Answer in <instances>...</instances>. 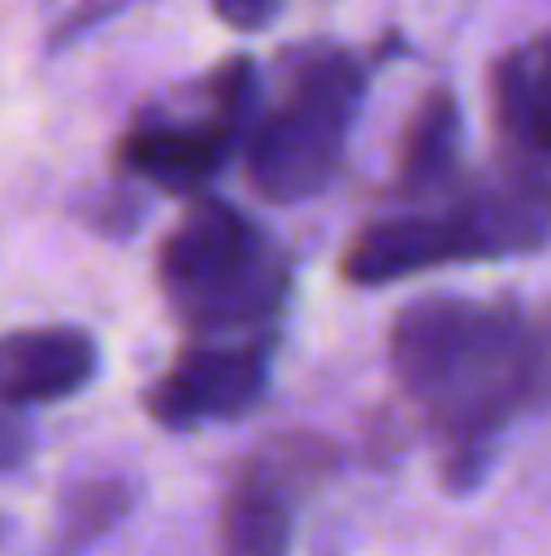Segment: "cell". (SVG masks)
<instances>
[{
  "label": "cell",
  "instance_id": "cell-5",
  "mask_svg": "<svg viewBox=\"0 0 551 556\" xmlns=\"http://www.w3.org/2000/svg\"><path fill=\"white\" fill-rule=\"evenodd\" d=\"M449 215L464 230L469 260L537 250L551 240V172L537 162H523L508 176L474 186Z\"/></svg>",
  "mask_w": 551,
  "mask_h": 556
},
{
  "label": "cell",
  "instance_id": "cell-10",
  "mask_svg": "<svg viewBox=\"0 0 551 556\" xmlns=\"http://www.w3.org/2000/svg\"><path fill=\"white\" fill-rule=\"evenodd\" d=\"M459 162V103L454 93H430L410 113L406 142H400V181L406 191H435L454 176Z\"/></svg>",
  "mask_w": 551,
  "mask_h": 556
},
{
  "label": "cell",
  "instance_id": "cell-13",
  "mask_svg": "<svg viewBox=\"0 0 551 556\" xmlns=\"http://www.w3.org/2000/svg\"><path fill=\"white\" fill-rule=\"evenodd\" d=\"M25 454H29V430H25V420H15V415L0 405V473L15 469Z\"/></svg>",
  "mask_w": 551,
  "mask_h": 556
},
{
  "label": "cell",
  "instance_id": "cell-9",
  "mask_svg": "<svg viewBox=\"0 0 551 556\" xmlns=\"http://www.w3.org/2000/svg\"><path fill=\"white\" fill-rule=\"evenodd\" d=\"M494 108L513 152L551 166V29L494 68Z\"/></svg>",
  "mask_w": 551,
  "mask_h": 556
},
{
  "label": "cell",
  "instance_id": "cell-8",
  "mask_svg": "<svg viewBox=\"0 0 551 556\" xmlns=\"http://www.w3.org/2000/svg\"><path fill=\"white\" fill-rule=\"evenodd\" d=\"M230 142H234V132L220 127L215 117L195 127L146 123L123 142V166L146 176V181H156L162 191H201L220 172Z\"/></svg>",
  "mask_w": 551,
  "mask_h": 556
},
{
  "label": "cell",
  "instance_id": "cell-3",
  "mask_svg": "<svg viewBox=\"0 0 551 556\" xmlns=\"http://www.w3.org/2000/svg\"><path fill=\"white\" fill-rule=\"evenodd\" d=\"M361 98V68L347 54H308L293 68V98L249 137V181L269 201L322 191L342 162L347 117Z\"/></svg>",
  "mask_w": 551,
  "mask_h": 556
},
{
  "label": "cell",
  "instance_id": "cell-2",
  "mask_svg": "<svg viewBox=\"0 0 551 556\" xmlns=\"http://www.w3.org/2000/svg\"><path fill=\"white\" fill-rule=\"evenodd\" d=\"M162 283L191 323H254L279 303L283 274L259 230L220 201H201L162 244Z\"/></svg>",
  "mask_w": 551,
  "mask_h": 556
},
{
  "label": "cell",
  "instance_id": "cell-7",
  "mask_svg": "<svg viewBox=\"0 0 551 556\" xmlns=\"http://www.w3.org/2000/svg\"><path fill=\"white\" fill-rule=\"evenodd\" d=\"M93 342L74 327H25L0 337V405L64 401L93 376Z\"/></svg>",
  "mask_w": 551,
  "mask_h": 556
},
{
  "label": "cell",
  "instance_id": "cell-4",
  "mask_svg": "<svg viewBox=\"0 0 551 556\" xmlns=\"http://www.w3.org/2000/svg\"><path fill=\"white\" fill-rule=\"evenodd\" d=\"M259 346H191L146 395V410L171 430L201 420H234L264 395Z\"/></svg>",
  "mask_w": 551,
  "mask_h": 556
},
{
  "label": "cell",
  "instance_id": "cell-1",
  "mask_svg": "<svg viewBox=\"0 0 551 556\" xmlns=\"http://www.w3.org/2000/svg\"><path fill=\"white\" fill-rule=\"evenodd\" d=\"M390 356L406 391L464 454L551 395V323H527L508 303L425 298L400 313Z\"/></svg>",
  "mask_w": 551,
  "mask_h": 556
},
{
  "label": "cell",
  "instance_id": "cell-11",
  "mask_svg": "<svg viewBox=\"0 0 551 556\" xmlns=\"http://www.w3.org/2000/svg\"><path fill=\"white\" fill-rule=\"evenodd\" d=\"M220 556H289V508L259 479H244L225 508Z\"/></svg>",
  "mask_w": 551,
  "mask_h": 556
},
{
  "label": "cell",
  "instance_id": "cell-6",
  "mask_svg": "<svg viewBox=\"0 0 551 556\" xmlns=\"http://www.w3.org/2000/svg\"><path fill=\"white\" fill-rule=\"evenodd\" d=\"M469 260L464 230L454 215H400V220L367 225L342 254V274L351 283H390L420 269H439V264Z\"/></svg>",
  "mask_w": 551,
  "mask_h": 556
},
{
  "label": "cell",
  "instance_id": "cell-12",
  "mask_svg": "<svg viewBox=\"0 0 551 556\" xmlns=\"http://www.w3.org/2000/svg\"><path fill=\"white\" fill-rule=\"evenodd\" d=\"M210 5H215V15H220L225 25H234V29H264L279 0H210Z\"/></svg>",
  "mask_w": 551,
  "mask_h": 556
}]
</instances>
